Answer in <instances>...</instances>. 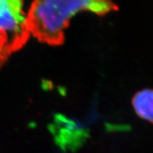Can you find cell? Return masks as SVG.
<instances>
[{"label":"cell","instance_id":"1","mask_svg":"<svg viewBox=\"0 0 153 153\" xmlns=\"http://www.w3.org/2000/svg\"><path fill=\"white\" fill-rule=\"evenodd\" d=\"M117 9L106 1H35L26 16L30 34L49 45H60L64 41L65 30L74 15L81 11L104 14Z\"/></svg>","mask_w":153,"mask_h":153},{"label":"cell","instance_id":"2","mask_svg":"<svg viewBox=\"0 0 153 153\" xmlns=\"http://www.w3.org/2000/svg\"><path fill=\"white\" fill-rule=\"evenodd\" d=\"M0 35L13 53L26 43L30 32L22 1L0 0Z\"/></svg>","mask_w":153,"mask_h":153},{"label":"cell","instance_id":"3","mask_svg":"<svg viewBox=\"0 0 153 153\" xmlns=\"http://www.w3.org/2000/svg\"><path fill=\"white\" fill-rule=\"evenodd\" d=\"M51 129L57 145L63 150H76L87 136L86 131L73 120L62 116H57Z\"/></svg>","mask_w":153,"mask_h":153},{"label":"cell","instance_id":"4","mask_svg":"<svg viewBox=\"0 0 153 153\" xmlns=\"http://www.w3.org/2000/svg\"><path fill=\"white\" fill-rule=\"evenodd\" d=\"M132 104L137 116L153 123V89L146 88L137 91Z\"/></svg>","mask_w":153,"mask_h":153},{"label":"cell","instance_id":"5","mask_svg":"<svg viewBox=\"0 0 153 153\" xmlns=\"http://www.w3.org/2000/svg\"><path fill=\"white\" fill-rule=\"evenodd\" d=\"M13 52L4 38L0 35V68Z\"/></svg>","mask_w":153,"mask_h":153}]
</instances>
